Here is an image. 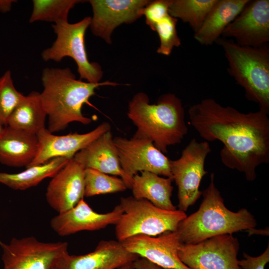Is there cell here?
Segmentation results:
<instances>
[{
    "instance_id": "obj_20",
    "label": "cell",
    "mask_w": 269,
    "mask_h": 269,
    "mask_svg": "<svg viewBox=\"0 0 269 269\" xmlns=\"http://www.w3.org/2000/svg\"><path fill=\"white\" fill-rule=\"evenodd\" d=\"M38 148L36 134L6 126L0 136V162L27 168L35 157Z\"/></svg>"
},
{
    "instance_id": "obj_25",
    "label": "cell",
    "mask_w": 269,
    "mask_h": 269,
    "mask_svg": "<svg viewBox=\"0 0 269 269\" xmlns=\"http://www.w3.org/2000/svg\"><path fill=\"white\" fill-rule=\"evenodd\" d=\"M217 0H171L169 13L187 23L196 32Z\"/></svg>"
},
{
    "instance_id": "obj_30",
    "label": "cell",
    "mask_w": 269,
    "mask_h": 269,
    "mask_svg": "<svg viewBox=\"0 0 269 269\" xmlns=\"http://www.w3.org/2000/svg\"><path fill=\"white\" fill-rule=\"evenodd\" d=\"M171 0H155L150 1L140 10L144 16L146 24L153 31L155 25L168 15Z\"/></svg>"
},
{
    "instance_id": "obj_13",
    "label": "cell",
    "mask_w": 269,
    "mask_h": 269,
    "mask_svg": "<svg viewBox=\"0 0 269 269\" xmlns=\"http://www.w3.org/2000/svg\"><path fill=\"white\" fill-rule=\"evenodd\" d=\"M93 16L89 27L93 34L112 43L114 30L123 23L131 24L142 16L140 10L150 0H89Z\"/></svg>"
},
{
    "instance_id": "obj_7",
    "label": "cell",
    "mask_w": 269,
    "mask_h": 269,
    "mask_svg": "<svg viewBox=\"0 0 269 269\" xmlns=\"http://www.w3.org/2000/svg\"><path fill=\"white\" fill-rule=\"evenodd\" d=\"M91 19V17L86 16L74 23L68 21L52 24L56 38L41 55L46 62H60L64 58L70 57L76 63L81 80L98 83L103 76V71L98 63L89 60L85 44V33Z\"/></svg>"
},
{
    "instance_id": "obj_33",
    "label": "cell",
    "mask_w": 269,
    "mask_h": 269,
    "mask_svg": "<svg viewBox=\"0 0 269 269\" xmlns=\"http://www.w3.org/2000/svg\"><path fill=\"white\" fill-rule=\"evenodd\" d=\"M15 1L13 0H0V11L2 12L9 11L12 4Z\"/></svg>"
},
{
    "instance_id": "obj_22",
    "label": "cell",
    "mask_w": 269,
    "mask_h": 269,
    "mask_svg": "<svg viewBox=\"0 0 269 269\" xmlns=\"http://www.w3.org/2000/svg\"><path fill=\"white\" fill-rule=\"evenodd\" d=\"M173 179L162 177L155 173L142 171L133 178L131 189L133 196L147 200L158 208L173 211L176 210L171 200L173 187Z\"/></svg>"
},
{
    "instance_id": "obj_16",
    "label": "cell",
    "mask_w": 269,
    "mask_h": 269,
    "mask_svg": "<svg viewBox=\"0 0 269 269\" xmlns=\"http://www.w3.org/2000/svg\"><path fill=\"white\" fill-rule=\"evenodd\" d=\"M139 257L130 253L119 241H100L92 252L82 255L64 254L55 269H117Z\"/></svg>"
},
{
    "instance_id": "obj_5",
    "label": "cell",
    "mask_w": 269,
    "mask_h": 269,
    "mask_svg": "<svg viewBox=\"0 0 269 269\" xmlns=\"http://www.w3.org/2000/svg\"><path fill=\"white\" fill-rule=\"evenodd\" d=\"M228 61V71L245 90L246 98L269 114V44L253 47L240 45L233 40L219 38Z\"/></svg>"
},
{
    "instance_id": "obj_3",
    "label": "cell",
    "mask_w": 269,
    "mask_h": 269,
    "mask_svg": "<svg viewBox=\"0 0 269 269\" xmlns=\"http://www.w3.org/2000/svg\"><path fill=\"white\" fill-rule=\"evenodd\" d=\"M127 116L136 128L133 136L150 140L163 153L188 133L182 101L174 94H163L150 104L148 95L138 92L129 102Z\"/></svg>"
},
{
    "instance_id": "obj_2",
    "label": "cell",
    "mask_w": 269,
    "mask_h": 269,
    "mask_svg": "<svg viewBox=\"0 0 269 269\" xmlns=\"http://www.w3.org/2000/svg\"><path fill=\"white\" fill-rule=\"evenodd\" d=\"M41 81L40 98L48 118L47 129L52 133L64 130L72 122L90 124L92 120L82 113L84 104L99 87L119 85L109 81L93 83L77 79L69 68H46Z\"/></svg>"
},
{
    "instance_id": "obj_21",
    "label": "cell",
    "mask_w": 269,
    "mask_h": 269,
    "mask_svg": "<svg viewBox=\"0 0 269 269\" xmlns=\"http://www.w3.org/2000/svg\"><path fill=\"white\" fill-rule=\"evenodd\" d=\"M249 1L250 0H217L200 28L194 33V39L206 46L216 42Z\"/></svg>"
},
{
    "instance_id": "obj_36",
    "label": "cell",
    "mask_w": 269,
    "mask_h": 269,
    "mask_svg": "<svg viewBox=\"0 0 269 269\" xmlns=\"http://www.w3.org/2000/svg\"><path fill=\"white\" fill-rule=\"evenodd\" d=\"M54 269V268H52V269Z\"/></svg>"
},
{
    "instance_id": "obj_24",
    "label": "cell",
    "mask_w": 269,
    "mask_h": 269,
    "mask_svg": "<svg viewBox=\"0 0 269 269\" xmlns=\"http://www.w3.org/2000/svg\"><path fill=\"white\" fill-rule=\"evenodd\" d=\"M70 159L57 157L43 164L27 167L26 170L17 173L0 172V183L8 187L24 190L35 186L47 177L54 176Z\"/></svg>"
},
{
    "instance_id": "obj_23",
    "label": "cell",
    "mask_w": 269,
    "mask_h": 269,
    "mask_svg": "<svg viewBox=\"0 0 269 269\" xmlns=\"http://www.w3.org/2000/svg\"><path fill=\"white\" fill-rule=\"evenodd\" d=\"M47 116L40 93L33 91L24 96L14 109L7 126L36 134L45 128Z\"/></svg>"
},
{
    "instance_id": "obj_9",
    "label": "cell",
    "mask_w": 269,
    "mask_h": 269,
    "mask_svg": "<svg viewBox=\"0 0 269 269\" xmlns=\"http://www.w3.org/2000/svg\"><path fill=\"white\" fill-rule=\"evenodd\" d=\"M120 164L126 177L125 183L131 189L133 177L139 172L148 171L172 178L170 159L149 139L117 136L114 137Z\"/></svg>"
},
{
    "instance_id": "obj_29",
    "label": "cell",
    "mask_w": 269,
    "mask_h": 269,
    "mask_svg": "<svg viewBox=\"0 0 269 269\" xmlns=\"http://www.w3.org/2000/svg\"><path fill=\"white\" fill-rule=\"evenodd\" d=\"M177 20L169 14L155 25L153 31L157 33L160 41L157 53L168 56L174 47L181 45L176 29Z\"/></svg>"
},
{
    "instance_id": "obj_6",
    "label": "cell",
    "mask_w": 269,
    "mask_h": 269,
    "mask_svg": "<svg viewBox=\"0 0 269 269\" xmlns=\"http://www.w3.org/2000/svg\"><path fill=\"white\" fill-rule=\"evenodd\" d=\"M119 205L123 213L115 225V234L120 242L136 235L154 237L175 231L187 217L184 211L164 210L133 196L122 197Z\"/></svg>"
},
{
    "instance_id": "obj_31",
    "label": "cell",
    "mask_w": 269,
    "mask_h": 269,
    "mask_svg": "<svg viewBox=\"0 0 269 269\" xmlns=\"http://www.w3.org/2000/svg\"><path fill=\"white\" fill-rule=\"evenodd\" d=\"M244 259L239 261L242 269H265V265L269 262V245L265 252L258 257H252L243 253Z\"/></svg>"
},
{
    "instance_id": "obj_18",
    "label": "cell",
    "mask_w": 269,
    "mask_h": 269,
    "mask_svg": "<svg viewBox=\"0 0 269 269\" xmlns=\"http://www.w3.org/2000/svg\"><path fill=\"white\" fill-rule=\"evenodd\" d=\"M85 169L72 158L49 182L46 200L58 213L72 208L83 198Z\"/></svg>"
},
{
    "instance_id": "obj_15",
    "label": "cell",
    "mask_w": 269,
    "mask_h": 269,
    "mask_svg": "<svg viewBox=\"0 0 269 269\" xmlns=\"http://www.w3.org/2000/svg\"><path fill=\"white\" fill-rule=\"evenodd\" d=\"M111 129L110 124L105 122L86 133L57 135L45 128L36 134L38 141V151L35 157L27 167L43 164L57 157L70 159L78 152Z\"/></svg>"
},
{
    "instance_id": "obj_19",
    "label": "cell",
    "mask_w": 269,
    "mask_h": 269,
    "mask_svg": "<svg viewBox=\"0 0 269 269\" xmlns=\"http://www.w3.org/2000/svg\"><path fill=\"white\" fill-rule=\"evenodd\" d=\"M73 158L85 169L92 168L109 175L120 176L125 183V175L111 130L78 152Z\"/></svg>"
},
{
    "instance_id": "obj_11",
    "label": "cell",
    "mask_w": 269,
    "mask_h": 269,
    "mask_svg": "<svg viewBox=\"0 0 269 269\" xmlns=\"http://www.w3.org/2000/svg\"><path fill=\"white\" fill-rule=\"evenodd\" d=\"M0 246L3 269H51L68 252L66 242H43L34 237L14 238Z\"/></svg>"
},
{
    "instance_id": "obj_4",
    "label": "cell",
    "mask_w": 269,
    "mask_h": 269,
    "mask_svg": "<svg viewBox=\"0 0 269 269\" xmlns=\"http://www.w3.org/2000/svg\"><path fill=\"white\" fill-rule=\"evenodd\" d=\"M214 178L211 173L210 183L202 191L203 200L198 210L178 225L176 231L183 244H195L212 237L232 235L257 226L256 219L247 209L235 212L225 206Z\"/></svg>"
},
{
    "instance_id": "obj_34",
    "label": "cell",
    "mask_w": 269,
    "mask_h": 269,
    "mask_svg": "<svg viewBox=\"0 0 269 269\" xmlns=\"http://www.w3.org/2000/svg\"><path fill=\"white\" fill-rule=\"evenodd\" d=\"M117 269H135L134 267L133 263H129L126 265H125Z\"/></svg>"
},
{
    "instance_id": "obj_28",
    "label": "cell",
    "mask_w": 269,
    "mask_h": 269,
    "mask_svg": "<svg viewBox=\"0 0 269 269\" xmlns=\"http://www.w3.org/2000/svg\"><path fill=\"white\" fill-rule=\"evenodd\" d=\"M24 95L17 90L8 70L0 77V122L7 126L12 112Z\"/></svg>"
},
{
    "instance_id": "obj_32",
    "label": "cell",
    "mask_w": 269,
    "mask_h": 269,
    "mask_svg": "<svg viewBox=\"0 0 269 269\" xmlns=\"http://www.w3.org/2000/svg\"><path fill=\"white\" fill-rule=\"evenodd\" d=\"M133 265L135 269H165L142 258H139L134 262Z\"/></svg>"
},
{
    "instance_id": "obj_37",
    "label": "cell",
    "mask_w": 269,
    "mask_h": 269,
    "mask_svg": "<svg viewBox=\"0 0 269 269\" xmlns=\"http://www.w3.org/2000/svg\"><path fill=\"white\" fill-rule=\"evenodd\" d=\"M1 243V242L0 241V244Z\"/></svg>"
},
{
    "instance_id": "obj_17",
    "label": "cell",
    "mask_w": 269,
    "mask_h": 269,
    "mask_svg": "<svg viewBox=\"0 0 269 269\" xmlns=\"http://www.w3.org/2000/svg\"><path fill=\"white\" fill-rule=\"evenodd\" d=\"M123 210L118 204L111 212L98 213L83 199L72 208L54 217L50 221L53 230L60 236L82 231H96L116 225Z\"/></svg>"
},
{
    "instance_id": "obj_26",
    "label": "cell",
    "mask_w": 269,
    "mask_h": 269,
    "mask_svg": "<svg viewBox=\"0 0 269 269\" xmlns=\"http://www.w3.org/2000/svg\"><path fill=\"white\" fill-rule=\"evenodd\" d=\"M32 11L29 22L38 21L58 24L68 22L70 10L83 0H33Z\"/></svg>"
},
{
    "instance_id": "obj_1",
    "label": "cell",
    "mask_w": 269,
    "mask_h": 269,
    "mask_svg": "<svg viewBox=\"0 0 269 269\" xmlns=\"http://www.w3.org/2000/svg\"><path fill=\"white\" fill-rule=\"evenodd\" d=\"M188 115L205 141L223 143V164L243 173L247 180L254 181L257 168L269 162V118L264 112L244 113L208 98L190 106Z\"/></svg>"
},
{
    "instance_id": "obj_10",
    "label": "cell",
    "mask_w": 269,
    "mask_h": 269,
    "mask_svg": "<svg viewBox=\"0 0 269 269\" xmlns=\"http://www.w3.org/2000/svg\"><path fill=\"white\" fill-rule=\"evenodd\" d=\"M239 247L237 238L223 234L195 244H182L178 255L190 269H242L237 259Z\"/></svg>"
},
{
    "instance_id": "obj_8",
    "label": "cell",
    "mask_w": 269,
    "mask_h": 269,
    "mask_svg": "<svg viewBox=\"0 0 269 269\" xmlns=\"http://www.w3.org/2000/svg\"><path fill=\"white\" fill-rule=\"evenodd\" d=\"M209 142L192 139L183 149L180 157L170 160L172 179L178 189V207L185 212L202 195L199 190L201 180L208 172L205 160L211 151Z\"/></svg>"
},
{
    "instance_id": "obj_12",
    "label": "cell",
    "mask_w": 269,
    "mask_h": 269,
    "mask_svg": "<svg viewBox=\"0 0 269 269\" xmlns=\"http://www.w3.org/2000/svg\"><path fill=\"white\" fill-rule=\"evenodd\" d=\"M237 44L258 47L269 42V0H250L222 35Z\"/></svg>"
},
{
    "instance_id": "obj_35",
    "label": "cell",
    "mask_w": 269,
    "mask_h": 269,
    "mask_svg": "<svg viewBox=\"0 0 269 269\" xmlns=\"http://www.w3.org/2000/svg\"><path fill=\"white\" fill-rule=\"evenodd\" d=\"M5 127H6L5 126L3 125L2 124H1L0 122V136L3 133Z\"/></svg>"
},
{
    "instance_id": "obj_14",
    "label": "cell",
    "mask_w": 269,
    "mask_h": 269,
    "mask_svg": "<svg viewBox=\"0 0 269 269\" xmlns=\"http://www.w3.org/2000/svg\"><path fill=\"white\" fill-rule=\"evenodd\" d=\"M121 242L130 253L162 268L190 269L178 257V249L183 244L176 231L154 237L136 235Z\"/></svg>"
},
{
    "instance_id": "obj_27",
    "label": "cell",
    "mask_w": 269,
    "mask_h": 269,
    "mask_svg": "<svg viewBox=\"0 0 269 269\" xmlns=\"http://www.w3.org/2000/svg\"><path fill=\"white\" fill-rule=\"evenodd\" d=\"M84 182L86 197L123 192L128 189L121 178L92 168L85 169Z\"/></svg>"
}]
</instances>
